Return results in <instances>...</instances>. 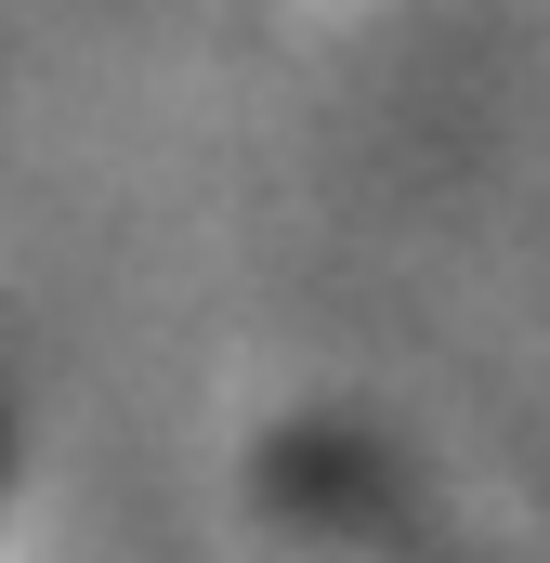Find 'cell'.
Returning a JSON list of instances; mask_svg holds the SVG:
<instances>
[]
</instances>
